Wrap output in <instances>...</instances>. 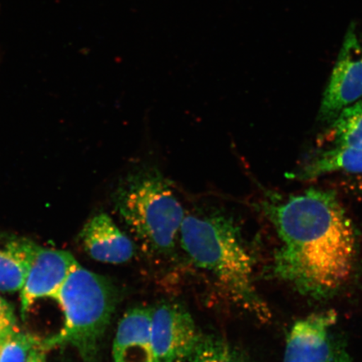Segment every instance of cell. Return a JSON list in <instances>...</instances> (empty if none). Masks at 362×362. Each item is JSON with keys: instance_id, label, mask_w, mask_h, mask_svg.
I'll use <instances>...</instances> for the list:
<instances>
[{"instance_id": "1", "label": "cell", "mask_w": 362, "mask_h": 362, "mask_svg": "<svg viewBox=\"0 0 362 362\" xmlns=\"http://www.w3.org/2000/svg\"><path fill=\"white\" fill-rule=\"evenodd\" d=\"M279 239L274 274L296 291L315 298L336 293L349 282L356 257V234L336 193L310 189L262 204Z\"/></svg>"}, {"instance_id": "2", "label": "cell", "mask_w": 362, "mask_h": 362, "mask_svg": "<svg viewBox=\"0 0 362 362\" xmlns=\"http://www.w3.org/2000/svg\"><path fill=\"white\" fill-rule=\"evenodd\" d=\"M181 245L194 264L215 279L230 301L253 318L268 322L269 307L255 285V259L228 216H185Z\"/></svg>"}, {"instance_id": "3", "label": "cell", "mask_w": 362, "mask_h": 362, "mask_svg": "<svg viewBox=\"0 0 362 362\" xmlns=\"http://www.w3.org/2000/svg\"><path fill=\"white\" fill-rule=\"evenodd\" d=\"M112 197L117 214L144 247L158 253L174 248L185 212L164 176L155 170L135 171Z\"/></svg>"}, {"instance_id": "4", "label": "cell", "mask_w": 362, "mask_h": 362, "mask_svg": "<svg viewBox=\"0 0 362 362\" xmlns=\"http://www.w3.org/2000/svg\"><path fill=\"white\" fill-rule=\"evenodd\" d=\"M54 298L64 313V327L56 337L40 343L42 346L47 350L70 345L83 362H98L104 334L115 310L113 285L78 264Z\"/></svg>"}, {"instance_id": "5", "label": "cell", "mask_w": 362, "mask_h": 362, "mask_svg": "<svg viewBox=\"0 0 362 362\" xmlns=\"http://www.w3.org/2000/svg\"><path fill=\"white\" fill-rule=\"evenodd\" d=\"M334 311L311 314L293 325L283 362H352L339 337Z\"/></svg>"}, {"instance_id": "6", "label": "cell", "mask_w": 362, "mask_h": 362, "mask_svg": "<svg viewBox=\"0 0 362 362\" xmlns=\"http://www.w3.org/2000/svg\"><path fill=\"white\" fill-rule=\"evenodd\" d=\"M362 98V40L354 25L346 35L320 107L319 117L332 124L339 113Z\"/></svg>"}, {"instance_id": "7", "label": "cell", "mask_w": 362, "mask_h": 362, "mask_svg": "<svg viewBox=\"0 0 362 362\" xmlns=\"http://www.w3.org/2000/svg\"><path fill=\"white\" fill-rule=\"evenodd\" d=\"M202 334L187 310L168 303L152 310L151 341L158 362L189 359Z\"/></svg>"}, {"instance_id": "8", "label": "cell", "mask_w": 362, "mask_h": 362, "mask_svg": "<svg viewBox=\"0 0 362 362\" xmlns=\"http://www.w3.org/2000/svg\"><path fill=\"white\" fill-rule=\"evenodd\" d=\"M78 264L69 252L39 246L22 288L23 318L35 300L55 298L68 276Z\"/></svg>"}, {"instance_id": "9", "label": "cell", "mask_w": 362, "mask_h": 362, "mask_svg": "<svg viewBox=\"0 0 362 362\" xmlns=\"http://www.w3.org/2000/svg\"><path fill=\"white\" fill-rule=\"evenodd\" d=\"M80 239L84 250L93 259L105 264H124L134 255L132 241L105 214L89 219L81 230Z\"/></svg>"}, {"instance_id": "10", "label": "cell", "mask_w": 362, "mask_h": 362, "mask_svg": "<svg viewBox=\"0 0 362 362\" xmlns=\"http://www.w3.org/2000/svg\"><path fill=\"white\" fill-rule=\"evenodd\" d=\"M152 310L134 308L123 316L113 341L115 362H158L151 341Z\"/></svg>"}, {"instance_id": "11", "label": "cell", "mask_w": 362, "mask_h": 362, "mask_svg": "<svg viewBox=\"0 0 362 362\" xmlns=\"http://www.w3.org/2000/svg\"><path fill=\"white\" fill-rule=\"evenodd\" d=\"M38 247L30 240L0 235V291L22 289Z\"/></svg>"}, {"instance_id": "12", "label": "cell", "mask_w": 362, "mask_h": 362, "mask_svg": "<svg viewBox=\"0 0 362 362\" xmlns=\"http://www.w3.org/2000/svg\"><path fill=\"white\" fill-rule=\"evenodd\" d=\"M339 171L362 173V146L332 147L291 176L300 180H310Z\"/></svg>"}, {"instance_id": "13", "label": "cell", "mask_w": 362, "mask_h": 362, "mask_svg": "<svg viewBox=\"0 0 362 362\" xmlns=\"http://www.w3.org/2000/svg\"><path fill=\"white\" fill-rule=\"evenodd\" d=\"M332 147L362 146V112L345 108L330 124Z\"/></svg>"}, {"instance_id": "14", "label": "cell", "mask_w": 362, "mask_h": 362, "mask_svg": "<svg viewBox=\"0 0 362 362\" xmlns=\"http://www.w3.org/2000/svg\"><path fill=\"white\" fill-rule=\"evenodd\" d=\"M191 362H247L235 346L226 339L209 334L202 336L194 348Z\"/></svg>"}, {"instance_id": "15", "label": "cell", "mask_w": 362, "mask_h": 362, "mask_svg": "<svg viewBox=\"0 0 362 362\" xmlns=\"http://www.w3.org/2000/svg\"><path fill=\"white\" fill-rule=\"evenodd\" d=\"M40 343L16 325L0 337V362H27L31 349Z\"/></svg>"}, {"instance_id": "16", "label": "cell", "mask_w": 362, "mask_h": 362, "mask_svg": "<svg viewBox=\"0 0 362 362\" xmlns=\"http://www.w3.org/2000/svg\"><path fill=\"white\" fill-rule=\"evenodd\" d=\"M16 325L12 308L0 297V337Z\"/></svg>"}, {"instance_id": "17", "label": "cell", "mask_w": 362, "mask_h": 362, "mask_svg": "<svg viewBox=\"0 0 362 362\" xmlns=\"http://www.w3.org/2000/svg\"><path fill=\"white\" fill-rule=\"evenodd\" d=\"M27 362H45V349L40 342L31 349Z\"/></svg>"}, {"instance_id": "18", "label": "cell", "mask_w": 362, "mask_h": 362, "mask_svg": "<svg viewBox=\"0 0 362 362\" xmlns=\"http://www.w3.org/2000/svg\"><path fill=\"white\" fill-rule=\"evenodd\" d=\"M347 108L348 110H350L351 111L353 112H362V98L360 99V100L351 104V106L347 107Z\"/></svg>"}]
</instances>
